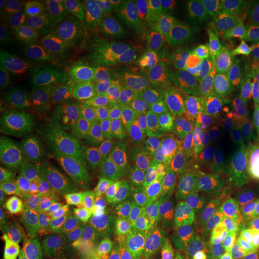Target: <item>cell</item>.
Instances as JSON below:
<instances>
[{
  "mask_svg": "<svg viewBox=\"0 0 259 259\" xmlns=\"http://www.w3.org/2000/svg\"><path fill=\"white\" fill-rule=\"evenodd\" d=\"M212 72L203 53L183 38L173 37L161 50L136 57L122 83L153 96L181 120L206 102Z\"/></svg>",
  "mask_w": 259,
  "mask_h": 259,
  "instance_id": "obj_1",
  "label": "cell"
},
{
  "mask_svg": "<svg viewBox=\"0 0 259 259\" xmlns=\"http://www.w3.org/2000/svg\"><path fill=\"white\" fill-rule=\"evenodd\" d=\"M74 187L82 221L153 211L170 200L166 179L131 160L92 163Z\"/></svg>",
  "mask_w": 259,
  "mask_h": 259,
  "instance_id": "obj_2",
  "label": "cell"
},
{
  "mask_svg": "<svg viewBox=\"0 0 259 259\" xmlns=\"http://www.w3.org/2000/svg\"><path fill=\"white\" fill-rule=\"evenodd\" d=\"M0 158L29 186L42 191L77 183L90 167L78 154L60 150L11 126L0 130Z\"/></svg>",
  "mask_w": 259,
  "mask_h": 259,
  "instance_id": "obj_3",
  "label": "cell"
},
{
  "mask_svg": "<svg viewBox=\"0 0 259 259\" xmlns=\"http://www.w3.org/2000/svg\"><path fill=\"white\" fill-rule=\"evenodd\" d=\"M240 168L205 153L187 156L166 183L168 206L184 211L200 206H229L238 187Z\"/></svg>",
  "mask_w": 259,
  "mask_h": 259,
  "instance_id": "obj_4",
  "label": "cell"
},
{
  "mask_svg": "<svg viewBox=\"0 0 259 259\" xmlns=\"http://www.w3.org/2000/svg\"><path fill=\"white\" fill-rule=\"evenodd\" d=\"M205 14L211 34L208 60L212 69L221 74L251 69L258 34L238 2L216 0Z\"/></svg>",
  "mask_w": 259,
  "mask_h": 259,
  "instance_id": "obj_5",
  "label": "cell"
},
{
  "mask_svg": "<svg viewBox=\"0 0 259 259\" xmlns=\"http://www.w3.org/2000/svg\"><path fill=\"white\" fill-rule=\"evenodd\" d=\"M100 111L131 141L160 137L180 120L153 96L125 83L103 94Z\"/></svg>",
  "mask_w": 259,
  "mask_h": 259,
  "instance_id": "obj_6",
  "label": "cell"
},
{
  "mask_svg": "<svg viewBox=\"0 0 259 259\" xmlns=\"http://www.w3.org/2000/svg\"><path fill=\"white\" fill-rule=\"evenodd\" d=\"M53 131L65 143L93 155H130L138 145L122 134L101 111L92 107L59 111Z\"/></svg>",
  "mask_w": 259,
  "mask_h": 259,
  "instance_id": "obj_7",
  "label": "cell"
},
{
  "mask_svg": "<svg viewBox=\"0 0 259 259\" xmlns=\"http://www.w3.org/2000/svg\"><path fill=\"white\" fill-rule=\"evenodd\" d=\"M137 57L118 30L88 41L69 42L64 63L88 74L101 88H114L124 82L130 65Z\"/></svg>",
  "mask_w": 259,
  "mask_h": 259,
  "instance_id": "obj_8",
  "label": "cell"
},
{
  "mask_svg": "<svg viewBox=\"0 0 259 259\" xmlns=\"http://www.w3.org/2000/svg\"><path fill=\"white\" fill-rule=\"evenodd\" d=\"M74 231L52 218L28 216L6 233L12 259H77Z\"/></svg>",
  "mask_w": 259,
  "mask_h": 259,
  "instance_id": "obj_9",
  "label": "cell"
},
{
  "mask_svg": "<svg viewBox=\"0 0 259 259\" xmlns=\"http://www.w3.org/2000/svg\"><path fill=\"white\" fill-rule=\"evenodd\" d=\"M220 111L223 151L245 166L259 167V97L235 90Z\"/></svg>",
  "mask_w": 259,
  "mask_h": 259,
  "instance_id": "obj_10",
  "label": "cell"
},
{
  "mask_svg": "<svg viewBox=\"0 0 259 259\" xmlns=\"http://www.w3.org/2000/svg\"><path fill=\"white\" fill-rule=\"evenodd\" d=\"M29 80L42 101L58 111L92 107L101 89L88 74L64 61L30 74Z\"/></svg>",
  "mask_w": 259,
  "mask_h": 259,
  "instance_id": "obj_11",
  "label": "cell"
},
{
  "mask_svg": "<svg viewBox=\"0 0 259 259\" xmlns=\"http://www.w3.org/2000/svg\"><path fill=\"white\" fill-rule=\"evenodd\" d=\"M179 213L183 244L196 253L220 250L241 238L231 206H200Z\"/></svg>",
  "mask_w": 259,
  "mask_h": 259,
  "instance_id": "obj_12",
  "label": "cell"
},
{
  "mask_svg": "<svg viewBox=\"0 0 259 259\" xmlns=\"http://www.w3.org/2000/svg\"><path fill=\"white\" fill-rule=\"evenodd\" d=\"M111 5L114 10L116 30L137 57L161 50L173 38V32L162 15L161 2L143 5L138 0H116Z\"/></svg>",
  "mask_w": 259,
  "mask_h": 259,
  "instance_id": "obj_13",
  "label": "cell"
},
{
  "mask_svg": "<svg viewBox=\"0 0 259 259\" xmlns=\"http://www.w3.org/2000/svg\"><path fill=\"white\" fill-rule=\"evenodd\" d=\"M180 213L164 206L137 213L127 234V259H149L180 248Z\"/></svg>",
  "mask_w": 259,
  "mask_h": 259,
  "instance_id": "obj_14",
  "label": "cell"
},
{
  "mask_svg": "<svg viewBox=\"0 0 259 259\" xmlns=\"http://www.w3.org/2000/svg\"><path fill=\"white\" fill-rule=\"evenodd\" d=\"M134 216L80 222L74 231L77 259H127V234Z\"/></svg>",
  "mask_w": 259,
  "mask_h": 259,
  "instance_id": "obj_15",
  "label": "cell"
},
{
  "mask_svg": "<svg viewBox=\"0 0 259 259\" xmlns=\"http://www.w3.org/2000/svg\"><path fill=\"white\" fill-rule=\"evenodd\" d=\"M60 27L69 42L92 40L116 30L114 10L111 3L71 2L64 6Z\"/></svg>",
  "mask_w": 259,
  "mask_h": 259,
  "instance_id": "obj_16",
  "label": "cell"
},
{
  "mask_svg": "<svg viewBox=\"0 0 259 259\" xmlns=\"http://www.w3.org/2000/svg\"><path fill=\"white\" fill-rule=\"evenodd\" d=\"M64 4L51 0H18L15 2L11 17L4 30L5 40L15 48L32 35L41 32L60 21Z\"/></svg>",
  "mask_w": 259,
  "mask_h": 259,
  "instance_id": "obj_17",
  "label": "cell"
},
{
  "mask_svg": "<svg viewBox=\"0 0 259 259\" xmlns=\"http://www.w3.org/2000/svg\"><path fill=\"white\" fill-rule=\"evenodd\" d=\"M161 11L173 34L197 48L206 58L211 48V34L205 10L191 0H162Z\"/></svg>",
  "mask_w": 259,
  "mask_h": 259,
  "instance_id": "obj_18",
  "label": "cell"
},
{
  "mask_svg": "<svg viewBox=\"0 0 259 259\" xmlns=\"http://www.w3.org/2000/svg\"><path fill=\"white\" fill-rule=\"evenodd\" d=\"M67 44L69 41L61 30L59 21L46 30L21 42L16 47V60L30 76L63 61Z\"/></svg>",
  "mask_w": 259,
  "mask_h": 259,
  "instance_id": "obj_19",
  "label": "cell"
},
{
  "mask_svg": "<svg viewBox=\"0 0 259 259\" xmlns=\"http://www.w3.org/2000/svg\"><path fill=\"white\" fill-rule=\"evenodd\" d=\"M28 184L4 162H0V221L3 226L16 225L28 218L30 192Z\"/></svg>",
  "mask_w": 259,
  "mask_h": 259,
  "instance_id": "obj_20",
  "label": "cell"
},
{
  "mask_svg": "<svg viewBox=\"0 0 259 259\" xmlns=\"http://www.w3.org/2000/svg\"><path fill=\"white\" fill-rule=\"evenodd\" d=\"M25 71L17 60L3 56L0 60V105L3 112L17 111L29 103Z\"/></svg>",
  "mask_w": 259,
  "mask_h": 259,
  "instance_id": "obj_21",
  "label": "cell"
},
{
  "mask_svg": "<svg viewBox=\"0 0 259 259\" xmlns=\"http://www.w3.org/2000/svg\"><path fill=\"white\" fill-rule=\"evenodd\" d=\"M259 205V167L244 166L240 168L238 187L233 202V210Z\"/></svg>",
  "mask_w": 259,
  "mask_h": 259,
  "instance_id": "obj_22",
  "label": "cell"
},
{
  "mask_svg": "<svg viewBox=\"0 0 259 259\" xmlns=\"http://www.w3.org/2000/svg\"><path fill=\"white\" fill-rule=\"evenodd\" d=\"M202 254L209 259H259V238H240L226 247Z\"/></svg>",
  "mask_w": 259,
  "mask_h": 259,
  "instance_id": "obj_23",
  "label": "cell"
},
{
  "mask_svg": "<svg viewBox=\"0 0 259 259\" xmlns=\"http://www.w3.org/2000/svg\"><path fill=\"white\" fill-rule=\"evenodd\" d=\"M241 238H259V205L234 210Z\"/></svg>",
  "mask_w": 259,
  "mask_h": 259,
  "instance_id": "obj_24",
  "label": "cell"
},
{
  "mask_svg": "<svg viewBox=\"0 0 259 259\" xmlns=\"http://www.w3.org/2000/svg\"><path fill=\"white\" fill-rule=\"evenodd\" d=\"M238 4L259 35V0H238Z\"/></svg>",
  "mask_w": 259,
  "mask_h": 259,
  "instance_id": "obj_25",
  "label": "cell"
},
{
  "mask_svg": "<svg viewBox=\"0 0 259 259\" xmlns=\"http://www.w3.org/2000/svg\"><path fill=\"white\" fill-rule=\"evenodd\" d=\"M14 4L15 2H11V0H2L0 2V27H2V31L4 30L10 17H11Z\"/></svg>",
  "mask_w": 259,
  "mask_h": 259,
  "instance_id": "obj_26",
  "label": "cell"
},
{
  "mask_svg": "<svg viewBox=\"0 0 259 259\" xmlns=\"http://www.w3.org/2000/svg\"><path fill=\"white\" fill-rule=\"evenodd\" d=\"M149 259H194V253H191L184 248H177V250L167 252V253L156 255V257Z\"/></svg>",
  "mask_w": 259,
  "mask_h": 259,
  "instance_id": "obj_27",
  "label": "cell"
},
{
  "mask_svg": "<svg viewBox=\"0 0 259 259\" xmlns=\"http://www.w3.org/2000/svg\"><path fill=\"white\" fill-rule=\"evenodd\" d=\"M251 77L255 85L259 88V41H257L253 53V61L251 66Z\"/></svg>",
  "mask_w": 259,
  "mask_h": 259,
  "instance_id": "obj_28",
  "label": "cell"
},
{
  "mask_svg": "<svg viewBox=\"0 0 259 259\" xmlns=\"http://www.w3.org/2000/svg\"><path fill=\"white\" fill-rule=\"evenodd\" d=\"M194 259H209V258L205 257V255L202 253H196V252H194Z\"/></svg>",
  "mask_w": 259,
  "mask_h": 259,
  "instance_id": "obj_29",
  "label": "cell"
}]
</instances>
